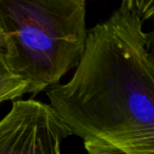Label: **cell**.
<instances>
[{
    "mask_svg": "<svg viewBox=\"0 0 154 154\" xmlns=\"http://www.w3.org/2000/svg\"><path fill=\"white\" fill-rule=\"evenodd\" d=\"M147 41H148V49H149L151 57L154 61V31L147 33Z\"/></svg>",
    "mask_w": 154,
    "mask_h": 154,
    "instance_id": "obj_5",
    "label": "cell"
},
{
    "mask_svg": "<svg viewBox=\"0 0 154 154\" xmlns=\"http://www.w3.org/2000/svg\"><path fill=\"white\" fill-rule=\"evenodd\" d=\"M47 96L87 154H154V61L129 0L89 30L72 77Z\"/></svg>",
    "mask_w": 154,
    "mask_h": 154,
    "instance_id": "obj_1",
    "label": "cell"
},
{
    "mask_svg": "<svg viewBox=\"0 0 154 154\" xmlns=\"http://www.w3.org/2000/svg\"><path fill=\"white\" fill-rule=\"evenodd\" d=\"M129 2L143 22L154 18V0H129Z\"/></svg>",
    "mask_w": 154,
    "mask_h": 154,
    "instance_id": "obj_4",
    "label": "cell"
},
{
    "mask_svg": "<svg viewBox=\"0 0 154 154\" xmlns=\"http://www.w3.org/2000/svg\"><path fill=\"white\" fill-rule=\"evenodd\" d=\"M73 135L49 103L16 100L0 122V154H62L61 143Z\"/></svg>",
    "mask_w": 154,
    "mask_h": 154,
    "instance_id": "obj_3",
    "label": "cell"
},
{
    "mask_svg": "<svg viewBox=\"0 0 154 154\" xmlns=\"http://www.w3.org/2000/svg\"><path fill=\"white\" fill-rule=\"evenodd\" d=\"M88 36L85 0H0V70L20 78L30 94L76 69Z\"/></svg>",
    "mask_w": 154,
    "mask_h": 154,
    "instance_id": "obj_2",
    "label": "cell"
}]
</instances>
